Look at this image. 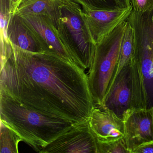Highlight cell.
<instances>
[{
  "label": "cell",
  "instance_id": "1",
  "mask_svg": "<svg viewBox=\"0 0 153 153\" xmlns=\"http://www.w3.org/2000/svg\"><path fill=\"white\" fill-rule=\"evenodd\" d=\"M0 93L46 116L74 125L87 122L96 106L88 74L73 62L10 42L1 55Z\"/></svg>",
  "mask_w": 153,
  "mask_h": 153
},
{
  "label": "cell",
  "instance_id": "2",
  "mask_svg": "<svg viewBox=\"0 0 153 153\" xmlns=\"http://www.w3.org/2000/svg\"><path fill=\"white\" fill-rule=\"evenodd\" d=\"M0 116L1 121L38 153L75 125L42 114L2 93H0Z\"/></svg>",
  "mask_w": 153,
  "mask_h": 153
},
{
  "label": "cell",
  "instance_id": "3",
  "mask_svg": "<svg viewBox=\"0 0 153 153\" xmlns=\"http://www.w3.org/2000/svg\"><path fill=\"white\" fill-rule=\"evenodd\" d=\"M57 33L75 64L84 70L92 65L96 44L92 38L81 5L60 7Z\"/></svg>",
  "mask_w": 153,
  "mask_h": 153
},
{
  "label": "cell",
  "instance_id": "4",
  "mask_svg": "<svg viewBox=\"0 0 153 153\" xmlns=\"http://www.w3.org/2000/svg\"><path fill=\"white\" fill-rule=\"evenodd\" d=\"M127 25V20L123 22L96 44L88 74L89 87L96 106L102 105L116 69Z\"/></svg>",
  "mask_w": 153,
  "mask_h": 153
},
{
  "label": "cell",
  "instance_id": "5",
  "mask_svg": "<svg viewBox=\"0 0 153 153\" xmlns=\"http://www.w3.org/2000/svg\"><path fill=\"white\" fill-rule=\"evenodd\" d=\"M97 153V141L88 121L75 125L46 146L40 153Z\"/></svg>",
  "mask_w": 153,
  "mask_h": 153
},
{
  "label": "cell",
  "instance_id": "6",
  "mask_svg": "<svg viewBox=\"0 0 153 153\" xmlns=\"http://www.w3.org/2000/svg\"><path fill=\"white\" fill-rule=\"evenodd\" d=\"M124 139L130 153L140 145L153 141V105L147 108H131L123 117Z\"/></svg>",
  "mask_w": 153,
  "mask_h": 153
},
{
  "label": "cell",
  "instance_id": "7",
  "mask_svg": "<svg viewBox=\"0 0 153 153\" xmlns=\"http://www.w3.org/2000/svg\"><path fill=\"white\" fill-rule=\"evenodd\" d=\"M20 16L34 34L44 52L74 63L58 36L57 29L48 17L36 14Z\"/></svg>",
  "mask_w": 153,
  "mask_h": 153
},
{
  "label": "cell",
  "instance_id": "8",
  "mask_svg": "<svg viewBox=\"0 0 153 153\" xmlns=\"http://www.w3.org/2000/svg\"><path fill=\"white\" fill-rule=\"evenodd\" d=\"M131 63L125 66L118 74L107 89L102 105L98 106L113 112L122 119L126 111L132 108Z\"/></svg>",
  "mask_w": 153,
  "mask_h": 153
},
{
  "label": "cell",
  "instance_id": "9",
  "mask_svg": "<svg viewBox=\"0 0 153 153\" xmlns=\"http://www.w3.org/2000/svg\"><path fill=\"white\" fill-rule=\"evenodd\" d=\"M90 33L96 44L127 20L132 12V6L114 10H92L82 7Z\"/></svg>",
  "mask_w": 153,
  "mask_h": 153
},
{
  "label": "cell",
  "instance_id": "10",
  "mask_svg": "<svg viewBox=\"0 0 153 153\" xmlns=\"http://www.w3.org/2000/svg\"><path fill=\"white\" fill-rule=\"evenodd\" d=\"M88 123L97 142L109 143L124 137L123 119L108 109L96 106Z\"/></svg>",
  "mask_w": 153,
  "mask_h": 153
},
{
  "label": "cell",
  "instance_id": "11",
  "mask_svg": "<svg viewBox=\"0 0 153 153\" xmlns=\"http://www.w3.org/2000/svg\"><path fill=\"white\" fill-rule=\"evenodd\" d=\"M10 42L20 49L34 53L45 52L40 42L21 16L12 14L7 29Z\"/></svg>",
  "mask_w": 153,
  "mask_h": 153
},
{
  "label": "cell",
  "instance_id": "12",
  "mask_svg": "<svg viewBox=\"0 0 153 153\" xmlns=\"http://www.w3.org/2000/svg\"><path fill=\"white\" fill-rule=\"evenodd\" d=\"M75 3L72 0H26L19 7L15 14L19 16L36 14L46 16L57 29L59 21L60 7Z\"/></svg>",
  "mask_w": 153,
  "mask_h": 153
},
{
  "label": "cell",
  "instance_id": "13",
  "mask_svg": "<svg viewBox=\"0 0 153 153\" xmlns=\"http://www.w3.org/2000/svg\"><path fill=\"white\" fill-rule=\"evenodd\" d=\"M134 54L135 47L133 29L128 21V25L122 43L119 61L108 88L112 85L116 77L122 70L125 66L132 62L134 58Z\"/></svg>",
  "mask_w": 153,
  "mask_h": 153
},
{
  "label": "cell",
  "instance_id": "14",
  "mask_svg": "<svg viewBox=\"0 0 153 153\" xmlns=\"http://www.w3.org/2000/svg\"><path fill=\"white\" fill-rule=\"evenodd\" d=\"M21 141L22 139L16 131L1 121L0 153H19V143Z\"/></svg>",
  "mask_w": 153,
  "mask_h": 153
},
{
  "label": "cell",
  "instance_id": "15",
  "mask_svg": "<svg viewBox=\"0 0 153 153\" xmlns=\"http://www.w3.org/2000/svg\"><path fill=\"white\" fill-rule=\"evenodd\" d=\"M1 37V45L6 46L9 43L7 36V29L11 15L10 0L0 1Z\"/></svg>",
  "mask_w": 153,
  "mask_h": 153
},
{
  "label": "cell",
  "instance_id": "16",
  "mask_svg": "<svg viewBox=\"0 0 153 153\" xmlns=\"http://www.w3.org/2000/svg\"><path fill=\"white\" fill-rule=\"evenodd\" d=\"M73 1L92 10H114L119 9L114 0H72Z\"/></svg>",
  "mask_w": 153,
  "mask_h": 153
},
{
  "label": "cell",
  "instance_id": "17",
  "mask_svg": "<svg viewBox=\"0 0 153 153\" xmlns=\"http://www.w3.org/2000/svg\"><path fill=\"white\" fill-rule=\"evenodd\" d=\"M97 153H130L124 138L109 143L97 142Z\"/></svg>",
  "mask_w": 153,
  "mask_h": 153
},
{
  "label": "cell",
  "instance_id": "18",
  "mask_svg": "<svg viewBox=\"0 0 153 153\" xmlns=\"http://www.w3.org/2000/svg\"><path fill=\"white\" fill-rule=\"evenodd\" d=\"M133 11L143 14L153 10V0H130Z\"/></svg>",
  "mask_w": 153,
  "mask_h": 153
},
{
  "label": "cell",
  "instance_id": "19",
  "mask_svg": "<svg viewBox=\"0 0 153 153\" xmlns=\"http://www.w3.org/2000/svg\"><path fill=\"white\" fill-rule=\"evenodd\" d=\"M131 153H153V141L144 143L137 147Z\"/></svg>",
  "mask_w": 153,
  "mask_h": 153
},
{
  "label": "cell",
  "instance_id": "20",
  "mask_svg": "<svg viewBox=\"0 0 153 153\" xmlns=\"http://www.w3.org/2000/svg\"><path fill=\"white\" fill-rule=\"evenodd\" d=\"M26 0H10V11L12 14H15L19 7Z\"/></svg>",
  "mask_w": 153,
  "mask_h": 153
},
{
  "label": "cell",
  "instance_id": "21",
  "mask_svg": "<svg viewBox=\"0 0 153 153\" xmlns=\"http://www.w3.org/2000/svg\"><path fill=\"white\" fill-rule=\"evenodd\" d=\"M119 8H126L131 6L130 0H114Z\"/></svg>",
  "mask_w": 153,
  "mask_h": 153
}]
</instances>
